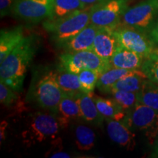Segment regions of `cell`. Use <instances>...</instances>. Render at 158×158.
I'll return each instance as SVG.
<instances>
[{"label": "cell", "mask_w": 158, "mask_h": 158, "mask_svg": "<svg viewBox=\"0 0 158 158\" xmlns=\"http://www.w3.org/2000/svg\"><path fill=\"white\" fill-rule=\"evenodd\" d=\"M113 98L118 102L126 112H129L138 102L136 92L123 90H113L111 92Z\"/></svg>", "instance_id": "26"}, {"label": "cell", "mask_w": 158, "mask_h": 158, "mask_svg": "<svg viewBox=\"0 0 158 158\" xmlns=\"http://www.w3.org/2000/svg\"><path fill=\"white\" fill-rule=\"evenodd\" d=\"M19 92L5 83L0 82V102L4 106L10 107L15 103L19 98Z\"/></svg>", "instance_id": "28"}, {"label": "cell", "mask_w": 158, "mask_h": 158, "mask_svg": "<svg viewBox=\"0 0 158 158\" xmlns=\"http://www.w3.org/2000/svg\"><path fill=\"white\" fill-rule=\"evenodd\" d=\"M118 45L114 29L99 27L92 51L101 59L110 62Z\"/></svg>", "instance_id": "12"}, {"label": "cell", "mask_w": 158, "mask_h": 158, "mask_svg": "<svg viewBox=\"0 0 158 158\" xmlns=\"http://www.w3.org/2000/svg\"><path fill=\"white\" fill-rule=\"evenodd\" d=\"M149 37L152 40V41L155 43L156 46H158V19L156 21V22L151 29V31L149 33Z\"/></svg>", "instance_id": "30"}, {"label": "cell", "mask_w": 158, "mask_h": 158, "mask_svg": "<svg viewBox=\"0 0 158 158\" xmlns=\"http://www.w3.org/2000/svg\"><path fill=\"white\" fill-rule=\"evenodd\" d=\"M52 158H70L71 156L68 153L64 152H56L51 155Z\"/></svg>", "instance_id": "32"}, {"label": "cell", "mask_w": 158, "mask_h": 158, "mask_svg": "<svg viewBox=\"0 0 158 158\" xmlns=\"http://www.w3.org/2000/svg\"><path fill=\"white\" fill-rule=\"evenodd\" d=\"M98 29L99 27L90 23L87 27L65 42L61 47L64 49V52L92 51Z\"/></svg>", "instance_id": "13"}, {"label": "cell", "mask_w": 158, "mask_h": 158, "mask_svg": "<svg viewBox=\"0 0 158 158\" xmlns=\"http://www.w3.org/2000/svg\"><path fill=\"white\" fill-rule=\"evenodd\" d=\"M107 133L110 139L128 151H133L136 146L135 134L121 120L105 118Z\"/></svg>", "instance_id": "11"}, {"label": "cell", "mask_w": 158, "mask_h": 158, "mask_svg": "<svg viewBox=\"0 0 158 158\" xmlns=\"http://www.w3.org/2000/svg\"><path fill=\"white\" fill-rule=\"evenodd\" d=\"M59 66L76 74L83 70H96L101 74L112 67L109 62L100 58L93 51L64 52L59 56Z\"/></svg>", "instance_id": "7"}, {"label": "cell", "mask_w": 158, "mask_h": 158, "mask_svg": "<svg viewBox=\"0 0 158 158\" xmlns=\"http://www.w3.org/2000/svg\"><path fill=\"white\" fill-rule=\"evenodd\" d=\"M158 19V0H143L126 10L119 26L132 27L149 34Z\"/></svg>", "instance_id": "5"}, {"label": "cell", "mask_w": 158, "mask_h": 158, "mask_svg": "<svg viewBox=\"0 0 158 158\" xmlns=\"http://www.w3.org/2000/svg\"><path fill=\"white\" fill-rule=\"evenodd\" d=\"M91 9L92 6H89L59 19L46 20L43 22V27L61 47L91 23Z\"/></svg>", "instance_id": "3"}, {"label": "cell", "mask_w": 158, "mask_h": 158, "mask_svg": "<svg viewBox=\"0 0 158 158\" xmlns=\"http://www.w3.org/2000/svg\"><path fill=\"white\" fill-rule=\"evenodd\" d=\"M73 96L76 98L79 105L83 120L98 127L103 125L105 118L97 108L93 96L85 93L82 91L77 92Z\"/></svg>", "instance_id": "14"}, {"label": "cell", "mask_w": 158, "mask_h": 158, "mask_svg": "<svg viewBox=\"0 0 158 158\" xmlns=\"http://www.w3.org/2000/svg\"><path fill=\"white\" fill-rule=\"evenodd\" d=\"M141 70L148 79L158 85V58L151 56L145 59L141 68Z\"/></svg>", "instance_id": "27"}, {"label": "cell", "mask_w": 158, "mask_h": 158, "mask_svg": "<svg viewBox=\"0 0 158 158\" xmlns=\"http://www.w3.org/2000/svg\"><path fill=\"white\" fill-rule=\"evenodd\" d=\"M63 126L59 116L52 112L36 111L30 114L21 133L22 142L27 147L46 142L57 145L61 142L59 134Z\"/></svg>", "instance_id": "2"}, {"label": "cell", "mask_w": 158, "mask_h": 158, "mask_svg": "<svg viewBox=\"0 0 158 158\" xmlns=\"http://www.w3.org/2000/svg\"><path fill=\"white\" fill-rule=\"evenodd\" d=\"M151 56H155V57H157V58H158V46L155 47V50L153 51L152 54Z\"/></svg>", "instance_id": "35"}, {"label": "cell", "mask_w": 158, "mask_h": 158, "mask_svg": "<svg viewBox=\"0 0 158 158\" xmlns=\"http://www.w3.org/2000/svg\"><path fill=\"white\" fill-rule=\"evenodd\" d=\"M118 44L139 54L143 58H149L156 45L149 34L132 27L118 26L114 29Z\"/></svg>", "instance_id": "9"}, {"label": "cell", "mask_w": 158, "mask_h": 158, "mask_svg": "<svg viewBox=\"0 0 158 158\" xmlns=\"http://www.w3.org/2000/svg\"><path fill=\"white\" fill-rule=\"evenodd\" d=\"M137 99L138 102L158 111V85L147 78L137 92Z\"/></svg>", "instance_id": "22"}, {"label": "cell", "mask_w": 158, "mask_h": 158, "mask_svg": "<svg viewBox=\"0 0 158 158\" xmlns=\"http://www.w3.org/2000/svg\"><path fill=\"white\" fill-rule=\"evenodd\" d=\"M130 129L140 130L153 145L158 136V111L138 102L122 119Z\"/></svg>", "instance_id": "6"}, {"label": "cell", "mask_w": 158, "mask_h": 158, "mask_svg": "<svg viewBox=\"0 0 158 158\" xmlns=\"http://www.w3.org/2000/svg\"><path fill=\"white\" fill-rule=\"evenodd\" d=\"M86 7H89V6H92L95 4L100 2L102 0H80Z\"/></svg>", "instance_id": "33"}, {"label": "cell", "mask_w": 158, "mask_h": 158, "mask_svg": "<svg viewBox=\"0 0 158 158\" xmlns=\"http://www.w3.org/2000/svg\"><path fill=\"white\" fill-rule=\"evenodd\" d=\"M64 92L57 82L56 70H47L37 81L33 89V97L43 109L58 114L59 106Z\"/></svg>", "instance_id": "4"}, {"label": "cell", "mask_w": 158, "mask_h": 158, "mask_svg": "<svg viewBox=\"0 0 158 158\" xmlns=\"http://www.w3.org/2000/svg\"><path fill=\"white\" fill-rule=\"evenodd\" d=\"M57 115L60 118L63 127L68 125L69 122L73 120L82 119L79 105L73 95L64 93L59 106V112Z\"/></svg>", "instance_id": "17"}, {"label": "cell", "mask_w": 158, "mask_h": 158, "mask_svg": "<svg viewBox=\"0 0 158 158\" xmlns=\"http://www.w3.org/2000/svg\"><path fill=\"white\" fill-rule=\"evenodd\" d=\"M144 59L139 54L118 45L110 60L112 67L125 70H141Z\"/></svg>", "instance_id": "15"}, {"label": "cell", "mask_w": 158, "mask_h": 158, "mask_svg": "<svg viewBox=\"0 0 158 158\" xmlns=\"http://www.w3.org/2000/svg\"><path fill=\"white\" fill-rule=\"evenodd\" d=\"M147 78V76L141 70H135L130 74L119 79L114 84L112 91L123 90L137 93L141 89Z\"/></svg>", "instance_id": "21"}, {"label": "cell", "mask_w": 158, "mask_h": 158, "mask_svg": "<svg viewBox=\"0 0 158 158\" xmlns=\"http://www.w3.org/2000/svg\"><path fill=\"white\" fill-rule=\"evenodd\" d=\"M14 2L15 0H0V13L2 18L11 13V9Z\"/></svg>", "instance_id": "29"}, {"label": "cell", "mask_w": 158, "mask_h": 158, "mask_svg": "<svg viewBox=\"0 0 158 158\" xmlns=\"http://www.w3.org/2000/svg\"><path fill=\"white\" fill-rule=\"evenodd\" d=\"M11 13L28 23L46 21L53 16L54 0H15Z\"/></svg>", "instance_id": "10"}, {"label": "cell", "mask_w": 158, "mask_h": 158, "mask_svg": "<svg viewBox=\"0 0 158 158\" xmlns=\"http://www.w3.org/2000/svg\"><path fill=\"white\" fill-rule=\"evenodd\" d=\"M75 142L81 151H89L94 147L95 133L93 130L84 124H76L74 127Z\"/></svg>", "instance_id": "23"}, {"label": "cell", "mask_w": 158, "mask_h": 158, "mask_svg": "<svg viewBox=\"0 0 158 158\" xmlns=\"http://www.w3.org/2000/svg\"><path fill=\"white\" fill-rule=\"evenodd\" d=\"M134 70H125L111 67L100 75L97 83V88L102 94H111L114 84L119 79L130 74Z\"/></svg>", "instance_id": "19"}, {"label": "cell", "mask_w": 158, "mask_h": 158, "mask_svg": "<svg viewBox=\"0 0 158 158\" xmlns=\"http://www.w3.org/2000/svg\"><path fill=\"white\" fill-rule=\"evenodd\" d=\"M38 37L25 36L19 45L0 63V79L18 92L23 90L29 67L38 48Z\"/></svg>", "instance_id": "1"}, {"label": "cell", "mask_w": 158, "mask_h": 158, "mask_svg": "<svg viewBox=\"0 0 158 158\" xmlns=\"http://www.w3.org/2000/svg\"><path fill=\"white\" fill-rule=\"evenodd\" d=\"M100 75V73L93 70H83L81 71L78 76L82 92L93 96Z\"/></svg>", "instance_id": "25"}, {"label": "cell", "mask_w": 158, "mask_h": 158, "mask_svg": "<svg viewBox=\"0 0 158 158\" xmlns=\"http://www.w3.org/2000/svg\"><path fill=\"white\" fill-rule=\"evenodd\" d=\"M24 37L23 29L21 26L2 29L0 31V63L5 60Z\"/></svg>", "instance_id": "16"}, {"label": "cell", "mask_w": 158, "mask_h": 158, "mask_svg": "<svg viewBox=\"0 0 158 158\" xmlns=\"http://www.w3.org/2000/svg\"><path fill=\"white\" fill-rule=\"evenodd\" d=\"M93 98L98 110L105 118L121 121L125 117L127 112L114 98H105L94 95Z\"/></svg>", "instance_id": "18"}, {"label": "cell", "mask_w": 158, "mask_h": 158, "mask_svg": "<svg viewBox=\"0 0 158 158\" xmlns=\"http://www.w3.org/2000/svg\"><path fill=\"white\" fill-rule=\"evenodd\" d=\"M56 75L57 82L64 93L73 95L81 91L78 74L71 73L62 67L58 66Z\"/></svg>", "instance_id": "20"}, {"label": "cell", "mask_w": 158, "mask_h": 158, "mask_svg": "<svg viewBox=\"0 0 158 158\" xmlns=\"http://www.w3.org/2000/svg\"><path fill=\"white\" fill-rule=\"evenodd\" d=\"M152 157H158V136L155 141V147L153 149V152L152 153L151 155Z\"/></svg>", "instance_id": "34"}, {"label": "cell", "mask_w": 158, "mask_h": 158, "mask_svg": "<svg viewBox=\"0 0 158 158\" xmlns=\"http://www.w3.org/2000/svg\"><path fill=\"white\" fill-rule=\"evenodd\" d=\"M86 7L80 0H54V13L51 20L64 17Z\"/></svg>", "instance_id": "24"}, {"label": "cell", "mask_w": 158, "mask_h": 158, "mask_svg": "<svg viewBox=\"0 0 158 158\" xmlns=\"http://www.w3.org/2000/svg\"><path fill=\"white\" fill-rule=\"evenodd\" d=\"M8 123L6 121H3L1 122V127H0V141L1 143L2 142V140H5V131Z\"/></svg>", "instance_id": "31"}, {"label": "cell", "mask_w": 158, "mask_h": 158, "mask_svg": "<svg viewBox=\"0 0 158 158\" xmlns=\"http://www.w3.org/2000/svg\"><path fill=\"white\" fill-rule=\"evenodd\" d=\"M127 9V0H102L92 6L91 23L98 27L116 29Z\"/></svg>", "instance_id": "8"}]
</instances>
